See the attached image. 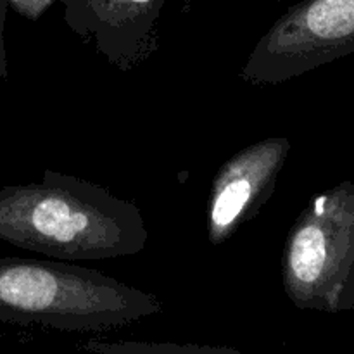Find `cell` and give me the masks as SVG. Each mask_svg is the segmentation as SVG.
I'll return each instance as SVG.
<instances>
[{
	"instance_id": "1",
	"label": "cell",
	"mask_w": 354,
	"mask_h": 354,
	"mask_svg": "<svg viewBox=\"0 0 354 354\" xmlns=\"http://www.w3.org/2000/svg\"><path fill=\"white\" fill-rule=\"evenodd\" d=\"M0 241L68 263L102 261L144 251L149 230L133 201L45 169L40 182L0 189Z\"/></svg>"
},
{
	"instance_id": "2",
	"label": "cell",
	"mask_w": 354,
	"mask_h": 354,
	"mask_svg": "<svg viewBox=\"0 0 354 354\" xmlns=\"http://www.w3.org/2000/svg\"><path fill=\"white\" fill-rule=\"evenodd\" d=\"M162 311L158 296L68 261L0 258V322L106 332Z\"/></svg>"
},
{
	"instance_id": "3",
	"label": "cell",
	"mask_w": 354,
	"mask_h": 354,
	"mask_svg": "<svg viewBox=\"0 0 354 354\" xmlns=\"http://www.w3.org/2000/svg\"><path fill=\"white\" fill-rule=\"evenodd\" d=\"M280 272L297 310H354V182L311 197L287 234Z\"/></svg>"
},
{
	"instance_id": "4",
	"label": "cell",
	"mask_w": 354,
	"mask_h": 354,
	"mask_svg": "<svg viewBox=\"0 0 354 354\" xmlns=\"http://www.w3.org/2000/svg\"><path fill=\"white\" fill-rule=\"evenodd\" d=\"M354 52V0H301L256 41L239 76L280 85Z\"/></svg>"
},
{
	"instance_id": "5",
	"label": "cell",
	"mask_w": 354,
	"mask_h": 354,
	"mask_svg": "<svg viewBox=\"0 0 354 354\" xmlns=\"http://www.w3.org/2000/svg\"><path fill=\"white\" fill-rule=\"evenodd\" d=\"M292 144L287 137H266L241 149L223 162L211 182L207 201V241L221 245L254 220L287 165Z\"/></svg>"
},
{
	"instance_id": "6",
	"label": "cell",
	"mask_w": 354,
	"mask_h": 354,
	"mask_svg": "<svg viewBox=\"0 0 354 354\" xmlns=\"http://www.w3.org/2000/svg\"><path fill=\"white\" fill-rule=\"evenodd\" d=\"M64 23L113 68L128 73L159 48L166 0H61Z\"/></svg>"
},
{
	"instance_id": "7",
	"label": "cell",
	"mask_w": 354,
	"mask_h": 354,
	"mask_svg": "<svg viewBox=\"0 0 354 354\" xmlns=\"http://www.w3.org/2000/svg\"><path fill=\"white\" fill-rule=\"evenodd\" d=\"M90 354H244L230 346L178 344V342L144 341H88L83 344Z\"/></svg>"
},
{
	"instance_id": "8",
	"label": "cell",
	"mask_w": 354,
	"mask_h": 354,
	"mask_svg": "<svg viewBox=\"0 0 354 354\" xmlns=\"http://www.w3.org/2000/svg\"><path fill=\"white\" fill-rule=\"evenodd\" d=\"M54 2L55 0H7V3H9L19 16L26 17V19L30 21L40 19Z\"/></svg>"
},
{
	"instance_id": "9",
	"label": "cell",
	"mask_w": 354,
	"mask_h": 354,
	"mask_svg": "<svg viewBox=\"0 0 354 354\" xmlns=\"http://www.w3.org/2000/svg\"><path fill=\"white\" fill-rule=\"evenodd\" d=\"M9 3L7 0H0V83L9 78V62H7L6 48V16Z\"/></svg>"
},
{
	"instance_id": "10",
	"label": "cell",
	"mask_w": 354,
	"mask_h": 354,
	"mask_svg": "<svg viewBox=\"0 0 354 354\" xmlns=\"http://www.w3.org/2000/svg\"><path fill=\"white\" fill-rule=\"evenodd\" d=\"M180 3H182L183 10H185V12H189L190 7H192V3H194V0H180Z\"/></svg>"
}]
</instances>
